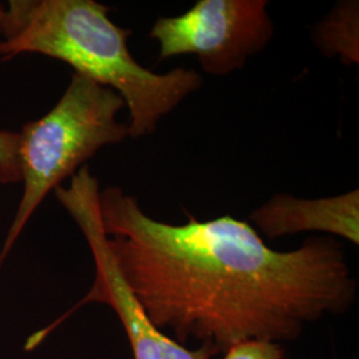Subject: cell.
I'll return each mask as SVG.
<instances>
[{
  "label": "cell",
  "mask_w": 359,
  "mask_h": 359,
  "mask_svg": "<svg viewBox=\"0 0 359 359\" xmlns=\"http://www.w3.org/2000/svg\"><path fill=\"white\" fill-rule=\"evenodd\" d=\"M55 194L59 203L74 218L90 245L96 266L95 283L90 293L79 304L100 302L114 309L128 335L135 359H215L217 354L205 346L196 350L181 346L160 333L140 304L129 290L116 268L107 245L99 205V180L84 165L71 177L69 185L57 187Z\"/></svg>",
  "instance_id": "obj_5"
},
{
  "label": "cell",
  "mask_w": 359,
  "mask_h": 359,
  "mask_svg": "<svg viewBox=\"0 0 359 359\" xmlns=\"http://www.w3.org/2000/svg\"><path fill=\"white\" fill-rule=\"evenodd\" d=\"M266 0H197L187 13L161 16L149 38L158 60L196 55L203 71L226 76L266 48L274 34Z\"/></svg>",
  "instance_id": "obj_4"
},
{
  "label": "cell",
  "mask_w": 359,
  "mask_h": 359,
  "mask_svg": "<svg viewBox=\"0 0 359 359\" xmlns=\"http://www.w3.org/2000/svg\"><path fill=\"white\" fill-rule=\"evenodd\" d=\"M95 0H11L1 28L0 57L39 53L117 92L128 108V136L154 135L163 117L203 87L188 68L156 74L129 51L132 31L116 25Z\"/></svg>",
  "instance_id": "obj_2"
},
{
  "label": "cell",
  "mask_w": 359,
  "mask_h": 359,
  "mask_svg": "<svg viewBox=\"0 0 359 359\" xmlns=\"http://www.w3.org/2000/svg\"><path fill=\"white\" fill-rule=\"evenodd\" d=\"M124 108L117 92L74 72L51 111L25 124L19 132L23 193L0 253V265L52 191L75 176L102 148L129 137L128 126L117 120Z\"/></svg>",
  "instance_id": "obj_3"
},
{
  "label": "cell",
  "mask_w": 359,
  "mask_h": 359,
  "mask_svg": "<svg viewBox=\"0 0 359 359\" xmlns=\"http://www.w3.org/2000/svg\"><path fill=\"white\" fill-rule=\"evenodd\" d=\"M4 16H6V7L0 3V38H1V28L4 23Z\"/></svg>",
  "instance_id": "obj_10"
},
{
  "label": "cell",
  "mask_w": 359,
  "mask_h": 359,
  "mask_svg": "<svg viewBox=\"0 0 359 359\" xmlns=\"http://www.w3.org/2000/svg\"><path fill=\"white\" fill-rule=\"evenodd\" d=\"M257 229L274 240L305 231H320L359 244V191L322 198L274 194L252 212Z\"/></svg>",
  "instance_id": "obj_6"
},
{
  "label": "cell",
  "mask_w": 359,
  "mask_h": 359,
  "mask_svg": "<svg viewBox=\"0 0 359 359\" xmlns=\"http://www.w3.org/2000/svg\"><path fill=\"white\" fill-rule=\"evenodd\" d=\"M313 41L326 57L339 56L345 65L359 63V6L338 3L313 29Z\"/></svg>",
  "instance_id": "obj_7"
},
{
  "label": "cell",
  "mask_w": 359,
  "mask_h": 359,
  "mask_svg": "<svg viewBox=\"0 0 359 359\" xmlns=\"http://www.w3.org/2000/svg\"><path fill=\"white\" fill-rule=\"evenodd\" d=\"M20 182L19 132L0 130V184Z\"/></svg>",
  "instance_id": "obj_8"
},
{
  "label": "cell",
  "mask_w": 359,
  "mask_h": 359,
  "mask_svg": "<svg viewBox=\"0 0 359 359\" xmlns=\"http://www.w3.org/2000/svg\"><path fill=\"white\" fill-rule=\"evenodd\" d=\"M99 205L120 276L154 327L181 346L197 342L219 355L250 339L290 342L355 301L357 281L334 238L280 252L229 215L158 221L120 187L100 191Z\"/></svg>",
  "instance_id": "obj_1"
},
{
  "label": "cell",
  "mask_w": 359,
  "mask_h": 359,
  "mask_svg": "<svg viewBox=\"0 0 359 359\" xmlns=\"http://www.w3.org/2000/svg\"><path fill=\"white\" fill-rule=\"evenodd\" d=\"M222 359H285V350L276 342L250 339L231 346Z\"/></svg>",
  "instance_id": "obj_9"
}]
</instances>
